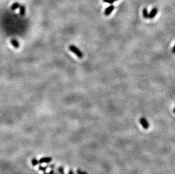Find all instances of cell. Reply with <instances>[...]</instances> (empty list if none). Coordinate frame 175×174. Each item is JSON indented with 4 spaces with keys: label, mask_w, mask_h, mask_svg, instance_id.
<instances>
[{
    "label": "cell",
    "mask_w": 175,
    "mask_h": 174,
    "mask_svg": "<svg viewBox=\"0 0 175 174\" xmlns=\"http://www.w3.org/2000/svg\"><path fill=\"white\" fill-rule=\"evenodd\" d=\"M19 13L22 16H24L25 15V13H26V8H25V6L24 5H21L20 6Z\"/></svg>",
    "instance_id": "7"
},
{
    "label": "cell",
    "mask_w": 175,
    "mask_h": 174,
    "mask_svg": "<svg viewBox=\"0 0 175 174\" xmlns=\"http://www.w3.org/2000/svg\"><path fill=\"white\" fill-rule=\"evenodd\" d=\"M47 167H49V168H51V169H54L55 165H54V164H52V165H48Z\"/></svg>",
    "instance_id": "16"
},
{
    "label": "cell",
    "mask_w": 175,
    "mask_h": 174,
    "mask_svg": "<svg viewBox=\"0 0 175 174\" xmlns=\"http://www.w3.org/2000/svg\"><path fill=\"white\" fill-rule=\"evenodd\" d=\"M114 9V6L113 5L109 6V7H108L106 10H105V11H104L105 15L107 16L109 15L113 11Z\"/></svg>",
    "instance_id": "5"
},
{
    "label": "cell",
    "mask_w": 175,
    "mask_h": 174,
    "mask_svg": "<svg viewBox=\"0 0 175 174\" xmlns=\"http://www.w3.org/2000/svg\"><path fill=\"white\" fill-rule=\"evenodd\" d=\"M117 1V0H115V1Z\"/></svg>",
    "instance_id": "21"
},
{
    "label": "cell",
    "mask_w": 175,
    "mask_h": 174,
    "mask_svg": "<svg viewBox=\"0 0 175 174\" xmlns=\"http://www.w3.org/2000/svg\"><path fill=\"white\" fill-rule=\"evenodd\" d=\"M57 171L58 174H65L64 171V167L63 166H60L57 167Z\"/></svg>",
    "instance_id": "8"
},
{
    "label": "cell",
    "mask_w": 175,
    "mask_h": 174,
    "mask_svg": "<svg viewBox=\"0 0 175 174\" xmlns=\"http://www.w3.org/2000/svg\"><path fill=\"white\" fill-rule=\"evenodd\" d=\"M11 44L15 48H18L19 47V44L18 42V41L15 39H12L11 40Z\"/></svg>",
    "instance_id": "6"
},
{
    "label": "cell",
    "mask_w": 175,
    "mask_h": 174,
    "mask_svg": "<svg viewBox=\"0 0 175 174\" xmlns=\"http://www.w3.org/2000/svg\"><path fill=\"white\" fill-rule=\"evenodd\" d=\"M172 52L173 53H175V45L174 47L173 48V49H172Z\"/></svg>",
    "instance_id": "18"
},
{
    "label": "cell",
    "mask_w": 175,
    "mask_h": 174,
    "mask_svg": "<svg viewBox=\"0 0 175 174\" xmlns=\"http://www.w3.org/2000/svg\"><path fill=\"white\" fill-rule=\"evenodd\" d=\"M55 171H54V169H52V170L50 171V172L49 173H47L46 171H44L43 172V174H54Z\"/></svg>",
    "instance_id": "14"
},
{
    "label": "cell",
    "mask_w": 175,
    "mask_h": 174,
    "mask_svg": "<svg viewBox=\"0 0 175 174\" xmlns=\"http://www.w3.org/2000/svg\"><path fill=\"white\" fill-rule=\"evenodd\" d=\"M31 164L33 166H36L39 164V162L36 158H33L31 160Z\"/></svg>",
    "instance_id": "11"
},
{
    "label": "cell",
    "mask_w": 175,
    "mask_h": 174,
    "mask_svg": "<svg viewBox=\"0 0 175 174\" xmlns=\"http://www.w3.org/2000/svg\"><path fill=\"white\" fill-rule=\"evenodd\" d=\"M173 112H174L175 113V108H174V109H173Z\"/></svg>",
    "instance_id": "19"
},
{
    "label": "cell",
    "mask_w": 175,
    "mask_h": 174,
    "mask_svg": "<svg viewBox=\"0 0 175 174\" xmlns=\"http://www.w3.org/2000/svg\"><path fill=\"white\" fill-rule=\"evenodd\" d=\"M68 174H74V172L73 170H70L68 172Z\"/></svg>",
    "instance_id": "17"
},
{
    "label": "cell",
    "mask_w": 175,
    "mask_h": 174,
    "mask_svg": "<svg viewBox=\"0 0 175 174\" xmlns=\"http://www.w3.org/2000/svg\"><path fill=\"white\" fill-rule=\"evenodd\" d=\"M158 11V10L156 7H154L152 9V10L151 11V12L149 14V18L150 19H152L154 18L155 16H156V15L157 14V13Z\"/></svg>",
    "instance_id": "4"
},
{
    "label": "cell",
    "mask_w": 175,
    "mask_h": 174,
    "mask_svg": "<svg viewBox=\"0 0 175 174\" xmlns=\"http://www.w3.org/2000/svg\"><path fill=\"white\" fill-rule=\"evenodd\" d=\"M69 49L71 52H72L73 53H74L77 56L78 58H82L83 57V53L81 52L80 50L78 49L77 47H76V46L74 45H71L69 46Z\"/></svg>",
    "instance_id": "1"
},
{
    "label": "cell",
    "mask_w": 175,
    "mask_h": 174,
    "mask_svg": "<svg viewBox=\"0 0 175 174\" xmlns=\"http://www.w3.org/2000/svg\"><path fill=\"white\" fill-rule=\"evenodd\" d=\"M115 1V0H103V2H107V3H109V4H112L113 2Z\"/></svg>",
    "instance_id": "15"
},
{
    "label": "cell",
    "mask_w": 175,
    "mask_h": 174,
    "mask_svg": "<svg viewBox=\"0 0 175 174\" xmlns=\"http://www.w3.org/2000/svg\"><path fill=\"white\" fill-rule=\"evenodd\" d=\"M143 16L145 18H146V19H147V18H149V13H148V11L147 10L146 8H144V9H143Z\"/></svg>",
    "instance_id": "9"
},
{
    "label": "cell",
    "mask_w": 175,
    "mask_h": 174,
    "mask_svg": "<svg viewBox=\"0 0 175 174\" xmlns=\"http://www.w3.org/2000/svg\"><path fill=\"white\" fill-rule=\"evenodd\" d=\"M52 161V158L51 157H43V158L40 159V160H39V164H43V163L48 164Z\"/></svg>",
    "instance_id": "3"
},
{
    "label": "cell",
    "mask_w": 175,
    "mask_h": 174,
    "mask_svg": "<svg viewBox=\"0 0 175 174\" xmlns=\"http://www.w3.org/2000/svg\"><path fill=\"white\" fill-rule=\"evenodd\" d=\"M76 174H88V173L86 171H83L81 170V169L78 168L76 170Z\"/></svg>",
    "instance_id": "12"
},
{
    "label": "cell",
    "mask_w": 175,
    "mask_h": 174,
    "mask_svg": "<svg viewBox=\"0 0 175 174\" xmlns=\"http://www.w3.org/2000/svg\"><path fill=\"white\" fill-rule=\"evenodd\" d=\"M54 174H58V172H55Z\"/></svg>",
    "instance_id": "20"
},
{
    "label": "cell",
    "mask_w": 175,
    "mask_h": 174,
    "mask_svg": "<svg viewBox=\"0 0 175 174\" xmlns=\"http://www.w3.org/2000/svg\"><path fill=\"white\" fill-rule=\"evenodd\" d=\"M19 7H20V5L19 3L15 2L12 5H11V9L12 10H15L17 9L18 8H19Z\"/></svg>",
    "instance_id": "10"
},
{
    "label": "cell",
    "mask_w": 175,
    "mask_h": 174,
    "mask_svg": "<svg viewBox=\"0 0 175 174\" xmlns=\"http://www.w3.org/2000/svg\"><path fill=\"white\" fill-rule=\"evenodd\" d=\"M47 168H48L47 166H39V170H40V171H42L43 172L46 171V169H47Z\"/></svg>",
    "instance_id": "13"
},
{
    "label": "cell",
    "mask_w": 175,
    "mask_h": 174,
    "mask_svg": "<svg viewBox=\"0 0 175 174\" xmlns=\"http://www.w3.org/2000/svg\"><path fill=\"white\" fill-rule=\"evenodd\" d=\"M139 123L140 124H141V125L142 126V127L145 130H147L150 127V124L148 122V121L144 117H142L140 118L139 119Z\"/></svg>",
    "instance_id": "2"
}]
</instances>
